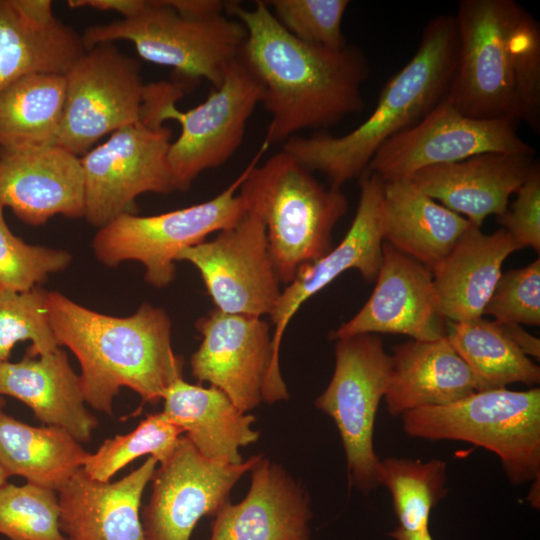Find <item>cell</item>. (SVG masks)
Instances as JSON below:
<instances>
[{
  "instance_id": "277c9868",
  "label": "cell",
  "mask_w": 540,
  "mask_h": 540,
  "mask_svg": "<svg viewBox=\"0 0 540 540\" xmlns=\"http://www.w3.org/2000/svg\"><path fill=\"white\" fill-rule=\"evenodd\" d=\"M458 37L454 16L439 15L423 30L407 64L391 77L373 112L342 136L294 135L282 151L340 188L367 169L377 150L394 135L422 120L447 94L455 71Z\"/></svg>"
},
{
  "instance_id": "52a82bcc",
  "label": "cell",
  "mask_w": 540,
  "mask_h": 540,
  "mask_svg": "<svg viewBox=\"0 0 540 540\" xmlns=\"http://www.w3.org/2000/svg\"><path fill=\"white\" fill-rule=\"evenodd\" d=\"M81 36L86 49L100 43L131 42L142 59L172 68L188 83L205 79L215 88L239 58L246 29L224 13L187 16L167 0H148L135 16L90 26Z\"/></svg>"
},
{
  "instance_id": "74e56055",
  "label": "cell",
  "mask_w": 540,
  "mask_h": 540,
  "mask_svg": "<svg viewBox=\"0 0 540 540\" xmlns=\"http://www.w3.org/2000/svg\"><path fill=\"white\" fill-rule=\"evenodd\" d=\"M483 314L497 321L540 325V259L501 273Z\"/></svg>"
},
{
  "instance_id": "d590c367",
  "label": "cell",
  "mask_w": 540,
  "mask_h": 540,
  "mask_svg": "<svg viewBox=\"0 0 540 540\" xmlns=\"http://www.w3.org/2000/svg\"><path fill=\"white\" fill-rule=\"evenodd\" d=\"M0 204V289L26 292L68 267L69 252L30 245L9 229Z\"/></svg>"
},
{
  "instance_id": "8992f818",
  "label": "cell",
  "mask_w": 540,
  "mask_h": 540,
  "mask_svg": "<svg viewBox=\"0 0 540 540\" xmlns=\"http://www.w3.org/2000/svg\"><path fill=\"white\" fill-rule=\"evenodd\" d=\"M404 432L425 440H455L496 454L514 484L540 476V389L475 392L441 406L401 415Z\"/></svg>"
},
{
  "instance_id": "7bdbcfd3",
  "label": "cell",
  "mask_w": 540,
  "mask_h": 540,
  "mask_svg": "<svg viewBox=\"0 0 540 540\" xmlns=\"http://www.w3.org/2000/svg\"><path fill=\"white\" fill-rule=\"evenodd\" d=\"M395 540H433L429 530L422 532H408L399 527L390 533Z\"/></svg>"
},
{
  "instance_id": "603a6c76",
  "label": "cell",
  "mask_w": 540,
  "mask_h": 540,
  "mask_svg": "<svg viewBox=\"0 0 540 540\" xmlns=\"http://www.w3.org/2000/svg\"><path fill=\"white\" fill-rule=\"evenodd\" d=\"M1 395L20 400L40 422L62 428L78 442H88L98 425L85 406L80 376L60 347L42 356L0 363Z\"/></svg>"
},
{
  "instance_id": "f35d334b",
  "label": "cell",
  "mask_w": 540,
  "mask_h": 540,
  "mask_svg": "<svg viewBox=\"0 0 540 540\" xmlns=\"http://www.w3.org/2000/svg\"><path fill=\"white\" fill-rule=\"evenodd\" d=\"M511 208L497 216V222L520 246L540 250V168L534 162L526 179L516 191Z\"/></svg>"
},
{
  "instance_id": "e575fe53",
  "label": "cell",
  "mask_w": 540,
  "mask_h": 540,
  "mask_svg": "<svg viewBox=\"0 0 540 540\" xmlns=\"http://www.w3.org/2000/svg\"><path fill=\"white\" fill-rule=\"evenodd\" d=\"M23 341H31L27 355L32 357L60 347L49 321L47 291L0 289V363L8 361L13 347Z\"/></svg>"
},
{
  "instance_id": "3957f363",
  "label": "cell",
  "mask_w": 540,
  "mask_h": 540,
  "mask_svg": "<svg viewBox=\"0 0 540 540\" xmlns=\"http://www.w3.org/2000/svg\"><path fill=\"white\" fill-rule=\"evenodd\" d=\"M47 310L58 345L79 361L85 402L94 409L112 414L122 387L158 403L183 378V359L172 349L171 320L162 308L143 303L134 314L116 317L50 291Z\"/></svg>"
},
{
  "instance_id": "836d02e7",
  "label": "cell",
  "mask_w": 540,
  "mask_h": 540,
  "mask_svg": "<svg viewBox=\"0 0 540 540\" xmlns=\"http://www.w3.org/2000/svg\"><path fill=\"white\" fill-rule=\"evenodd\" d=\"M55 490L32 483L0 487V535L10 540H66Z\"/></svg>"
},
{
  "instance_id": "bcb514c9",
  "label": "cell",
  "mask_w": 540,
  "mask_h": 540,
  "mask_svg": "<svg viewBox=\"0 0 540 540\" xmlns=\"http://www.w3.org/2000/svg\"><path fill=\"white\" fill-rule=\"evenodd\" d=\"M4 401L0 398V409L2 408Z\"/></svg>"
},
{
  "instance_id": "f1b7e54d",
  "label": "cell",
  "mask_w": 540,
  "mask_h": 540,
  "mask_svg": "<svg viewBox=\"0 0 540 540\" xmlns=\"http://www.w3.org/2000/svg\"><path fill=\"white\" fill-rule=\"evenodd\" d=\"M87 454L62 428L31 426L0 409V465L9 476L57 491L82 468Z\"/></svg>"
},
{
  "instance_id": "7402d4cb",
  "label": "cell",
  "mask_w": 540,
  "mask_h": 540,
  "mask_svg": "<svg viewBox=\"0 0 540 540\" xmlns=\"http://www.w3.org/2000/svg\"><path fill=\"white\" fill-rule=\"evenodd\" d=\"M533 156L485 153L424 168L410 181L421 192L480 228L486 217L500 216L509 197L526 179Z\"/></svg>"
},
{
  "instance_id": "ba28073f",
  "label": "cell",
  "mask_w": 540,
  "mask_h": 540,
  "mask_svg": "<svg viewBox=\"0 0 540 540\" xmlns=\"http://www.w3.org/2000/svg\"><path fill=\"white\" fill-rule=\"evenodd\" d=\"M266 149L262 145L241 175L208 201L157 215L127 213L99 228L92 241L95 256L111 267L124 261L140 262L147 283L157 288L169 285L175 278L176 258L183 249L234 226L247 212L237 191Z\"/></svg>"
},
{
  "instance_id": "e0dca14e",
  "label": "cell",
  "mask_w": 540,
  "mask_h": 540,
  "mask_svg": "<svg viewBox=\"0 0 540 540\" xmlns=\"http://www.w3.org/2000/svg\"><path fill=\"white\" fill-rule=\"evenodd\" d=\"M375 281L365 305L331 332V339L375 333L419 341L445 336L447 320L439 310L430 269L384 241Z\"/></svg>"
},
{
  "instance_id": "8d00e7d4",
  "label": "cell",
  "mask_w": 540,
  "mask_h": 540,
  "mask_svg": "<svg viewBox=\"0 0 540 540\" xmlns=\"http://www.w3.org/2000/svg\"><path fill=\"white\" fill-rule=\"evenodd\" d=\"M277 21L297 39L316 46L340 49L347 42L342 21L348 0L265 1Z\"/></svg>"
},
{
  "instance_id": "8fae6325",
  "label": "cell",
  "mask_w": 540,
  "mask_h": 540,
  "mask_svg": "<svg viewBox=\"0 0 540 540\" xmlns=\"http://www.w3.org/2000/svg\"><path fill=\"white\" fill-rule=\"evenodd\" d=\"M171 129L150 117L125 126L81 159L86 220L103 227L120 215L135 214L143 193L174 191L168 152Z\"/></svg>"
},
{
  "instance_id": "f6af8a7d",
  "label": "cell",
  "mask_w": 540,
  "mask_h": 540,
  "mask_svg": "<svg viewBox=\"0 0 540 540\" xmlns=\"http://www.w3.org/2000/svg\"><path fill=\"white\" fill-rule=\"evenodd\" d=\"M8 477H9V475L6 473V471L0 465V487L7 482Z\"/></svg>"
},
{
  "instance_id": "cb8c5ba5",
  "label": "cell",
  "mask_w": 540,
  "mask_h": 540,
  "mask_svg": "<svg viewBox=\"0 0 540 540\" xmlns=\"http://www.w3.org/2000/svg\"><path fill=\"white\" fill-rule=\"evenodd\" d=\"M479 392L478 382L446 336L393 347L384 396L390 415L441 406Z\"/></svg>"
},
{
  "instance_id": "44dd1931",
  "label": "cell",
  "mask_w": 540,
  "mask_h": 540,
  "mask_svg": "<svg viewBox=\"0 0 540 540\" xmlns=\"http://www.w3.org/2000/svg\"><path fill=\"white\" fill-rule=\"evenodd\" d=\"M248 493L214 516L210 540H310L309 498L279 465L262 457Z\"/></svg>"
},
{
  "instance_id": "6da1fadb",
  "label": "cell",
  "mask_w": 540,
  "mask_h": 540,
  "mask_svg": "<svg viewBox=\"0 0 540 540\" xmlns=\"http://www.w3.org/2000/svg\"><path fill=\"white\" fill-rule=\"evenodd\" d=\"M225 12L246 29L238 59L258 82L260 104L271 115L266 144L335 126L363 110L369 64L357 46L329 49L303 42L277 21L265 1L253 8L228 2Z\"/></svg>"
},
{
  "instance_id": "ffe728a7",
  "label": "cell",
  "mask_w": 540,
  "mask_h": 540,
  "mask_svg": "<svg viewBox=\"0 0 540 540\" xmlns=\"http://www.w3.org/2000/svg\"><path fill=\"white\" fill-rule=\"evenodd\" d=\"M149 456L137 469L114 482L77 470L56 492L59 526L66 540H144L141 498L156 470Z\"/></svg>"
},
{
  "instance_id": "4dcf8cb0",
  "label": "cell",
  "mask_w": 540,
  "mask_h": 540,
  "mask_svg": "<svg viewBox=\"0 0 540 540\" xmlns=\"http://www.w3.org/2000/svg\"><path fill=\"white\" fill-rule=\"evenodd\" d=\"M446 338L475 376L479 391L540 382V368L497 327L481 318L446 322Z\"/></svg>"
},
{
  "instance_id": "9c48e42d",
  "label": "cell",
  "mask_w": 540,
  "mask_h": 540,
  "mask_svg": "<svg viewBox=\"0 0 540 540\" xmlns=\"http://www.w3.org/2000/svg\"><path fill=\"white\" fill-rule=\"evenodd\" d=\"M390 374L391 356L375 334L336 339L332 378L315 400L338 429L351 485L364 493L379 486L374 427Z\"/></svg>"
},
{
  "instance_id": "4316f807",
  "label": "cell",
  "mask_w": 540,
  "mask_h": 540,
  "mask_svg": "<svg viewBox=\"0 0 540 540\" xmlns=\"http://www.w3.org/2000/svg\"><path fill=\"white\" fill-rule=\"evenodd\" d=\"M472 226L410 180L384 182L383 239L430 271Z\"/></svg>"
},
{
  "instance_id": "1f68e13d",
  "label": "cell",
  "mask_w": 540,
  "mask_h": 540,
  "mask_svg": "<svg viewBox=\"0 0 540 540\" xmlns=\"http://www.w3.org/2000/svg\"><path fill=\"white\" fill-rule=\"evenodd\" d=\"M445 461L387 457L379 463V485L392 496L399 528L408 532L428 529L430 513L445 495Z\"/></svg>"
},
{
  "instance_id": "2e32d148",
  "label": "cell",
  "mask_w": 540,
  "mask_h": 540,
  "mask_svg": "<svg viewBox=\"0 0 540 540\" xmlns=\"http://www.w3.org/2000/svg\"><path fill=\"white\" fill-rule=\"evenodd\" d=\"M262 457L233 465L217 463L182 436L151 479V497L141 514L144 540H190L198 521L215 516L229 502L237 481Z\"/></svg>"
},
{
  "instance_id": "60d3db41",
  "label": "cell",
  "mask_w": 540,
  "mask_h": 540,
  "mask_svg": "<svg viewBox=\"0 0 540 540\" xmlns=\"http://www.w3.org/2000/svg\"><path fill=\"white\" fill-rule=\"evenodd\" d=\"M499 330L527 356L540 357V340L529 334L521 325L494 321Z\"/></svg>"
},
{
  "instance_id": "ac0fdd59",
  "label": "cell",
  "mask_w": 540,
  "mask_h": 540,
  "mask_svg": "<svg viewBox=\"0 0 540 540\" xmlns=\"http://www.w3.org/2000/svg\"><path fill=\"white\" fill-rule=\"evenodd\" d=\"M360 196L355 217L342 241L318 260L302 266L281 291L270 315L274 325L272 346L279 365L284 331L300 306L349 269H356L368 281L376 280L382 261L384 181L365 171L359 177Z\"/></svg>"
},
{
  "instance_id": "d6a6232c",
  "label": "cell",
  "mask_w": 540,
  "mask_h": 540,
  "mask_svg": "<svg viewBox=\"0 0 540 540\" xmlns=\"http://www.w3.org/2000/svg\"><path fill=\"white\" fill-rule=\"evenodd\" d=\"M182 430L164 412L148 415L131 432L106 439L94 453H88L82 469L92 479L109 482L138 457L149 455L165 462L177 448Z\"/></svg>"
},
{
  "instance_id": "5bb4252c",
  "label": "cell",
  "mask_w": 540,
  "mask_h": 540,
  "mask_svg": "<svg viewBox=\"0 0 540 540\" xmlns=\"http://www.w3.org/2000/svg\"><path fill=\"white\" fill-rule=\"evenodd\" d=\"M510 118L468 117L444 97L422 120L394 135L374 154L366 171L384 182L410 180L418 171L485 153L534 156Z\"/></svg>"
},
{
  "instance_id": "7c38bea8",
  "label": "cell",
  "mask_w": 540,
  "mask_h": 540,
  "mask_svg": "<svg viewBox=\"0 0 540 540\" xmlns=\"http://www.w3.org/2000/svg\"><path fill=\"white\" fill-rule=\"evenodd\" d=\"M65 106L58 145L82 157L106 135L142 119L147 84L140 63L114 43L86 49L64 74Z\"/></svg>"
},
{
  "instance_id": "ab89813d",
  "label": "cell",
  "mask_w": 540,
  "mask_h": 540,
  "mask_svg": "<svg viewBox=\"0 0 540 540\" xmlns=\"http://www.w3.org/2000/svg\"><path fill=\"white\" fill-rule=\"evenodd\" d=\"M148 0H69L71 8L89 7L99 11H113L130 18L141 12L147 5Z\"/></svg>"
},
{
  "instance_id": "484cf974",
  "label": "cell",
  "mask_w": 540,
  "mask_h": 540,
  "mask_svg": "<svg viewBox=\"0 0 540 540\" xmlns=\"http://www.w3.org/2000/svg\"><path fill=\"white\" fill-rule=\"evenodd\" d=\"M162 412L205 458L226 465L243 462L239 449L258 440L253 415L242 412L214 386L175 380L166 390Z\"/></svg>"
},
{
  "instance_id": "7a4b0ae2",
  "label": "cell",
  "mask_w": 540,
  "mask_h": 540,
  "mask_svg": "<svg viewBox=\"0 0 540 540\" xmlns=\"http://www.w3.org/2000/svg\"><path fill=\"white\" fill-rule=\"evenodd\" d=\"M458 50L445 96L463 115L540 127V26L513 0H461Z\"/></svg>"
},
{
  "instance_id": "83f0119b",
  "label": "cell",
  "mask_w": 540,
  "mask_h": 540,
  "mask_svg": "<svg viewBox=\"0 0 540 540\" xmlns=\"http://www.w3.org/2000/svg\"><path fill=\"white\" fill-rule=\"evenodd\" d=\"M85 50L82 36L59 19L36 20L15 0H0V92L29 73L65 74Z\"/></svg>"
},
{
  "instance_id": "b9f144b4",
  "label": "cell",
  "mask_w": 540,
  "mask_h": 540,
  "mask_svg": "<svg viewBox=\"0 0 540 540\" xmlns=\"http://www.w3.org/2000/svg\"><path fill=\"white\" fill-rule=\"evenodd\" d=\"M167 2L179 13L193 17L224 13L228 3L219 0H167Z\"/></svg>"
},
{
  "instance_id": "5b68a950",
  "label": "cell",
  "mask_w": 540,
  "mask_h": 540,
  "mask_svg": "<svg viewBox=\"0 0 540 540\" xmlns=\"http://www.w3.org/2000/svg\"><path fill=\"white\" fill-rule=\"evenodd\" d=\"M257 162L238 194L263 222L277 277L289 284L302 266L331 251L333 228L348 202L340 188L324 186L282 150Z\"/></svg>"
},
{
  "instance_id": "ee69618b",
  "label": "cell",
  "mask_w": 540,
  "mask_h": 540,
  "mask_svg": "<svg viewBox=\"0 0 540 540\" xmlns=\"http://www.w3.org/2000/svg\"><path fill=\"white\" fill-rule=\"evenodd\" d=\"M540 477V476H539ZM539 477L533 480V485L531 490L528 493L527 499L529 502L536 508L539 507Z\"/></svg>"
},
{
  "instance_id": "9a60e30c",
  "label": "cell",
  "mask_w": 540,
  "mask_h": 540,
  "mask_svg": "<svg viewBox=\"0 0 540 540\" xmlns=\"http://www.w3.org/2000/svg\"><path fill=\"white\" fill-rule=\"evenodd\" d=\"M176 261L189 262L197 268L220 311L262 317L270 316L277 305L280 281L270 256L265 226L250 211L213 240L183 249Z\"/></svg>"
},
{
  "instance_id": "f546056e",
  "label": "cell",
  "mask_w": 540,
  "mask_h": 540,
  "mask_svg": "<svg viewBox=\"0 0 540 540\" xmlns=\"http://www.w3.org/2000/svg\"><path fill=\"white\" fill-rule=\"evenodd\" d=\"M62 73L26 74L0 92V149L58 145L65 106Z\"/></svg>"
},
{
  "instance_id": "4fadbf2b",
  "label": "cell",
  "mask_w": 540,
  "mask_h": 540,
  "mask_svg": "<svg viewBox=\"0 0 540 540\" xmlns=\"http://www.w3.org/2000/svg\"><path fill=\"white\" fill-rule=\"evenodd\" d=\"M202 336L190 365L199 383L225 393L242 412L289 395L275 364L270 326L262 317L211 310L196 321Z\"/></svg>"
},
{
  "instance_id": "d6986e66",
  "label": "cell",
  "mask_w": 540,
  "mask_h": 540,
  "mask_svg": "<svg viewBox=\"0 0 540 540\" xmlns=\"http://www.w3.org/2000/svg\"><path fill=\"white\" fill-rule=\"evenodd\" d=\"M0 204L34 226L55 215L84 217L80 157L60 145L0 149Z\"/></svg>"
},
{
  "instance_id": "d4e9b609",
  "label": "cell",
  "mask_w": 540,
  "mask_h": 540,
  "mask_svg": "<svg viewBox=\"0 0 540 540\" xmlns=\"http://www.w3.org/2000/svg\"><path fill=\"white\" fill-rule=\"evenodd\" d=\"M521 249L504 229L483 233L472 225L431 270L439 310L447 321L481 318L505 259Z\"/></svg>"
},
{
  "instance_id": "30bf717a",
  "label": "cell",
  "mask_w": 540,
  "mask_h": 540,
  "mask_svg": "<svg viewBox=\"0 0 540 540\" xmlns=\"http://www.w3.org/2000/svg\"><path fill=\"white\" fill-rule=\"evenodd\" d=\"M183 93L180 88L169 93L157 112L159 122L175 120L181 126L168 152L173 187L180 191L189 189L202 172L223 165L234 155L262 95L258 82L239 59L201 104L180 111L176 102Z\"/></svg>"
}]
</instances>
